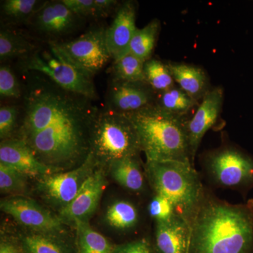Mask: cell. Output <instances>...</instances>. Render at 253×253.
<instances>
[{
    "mask_svg": "<svg viewBox=\"0 0 253 253\" xmlns=\"http://www.w3.org/2000/svg\"><path fill=\"white\" fill-rule=\"evenodd\" d=\"M21 137L40 161L59 164L89 151L91 126L99 109L93 100L60 87L45 76L24 72Z\"/></svg>",
    "mask_w": 253,
    "mask_h": 253,
    "instance_id": "cell-1",
    "label": "cell"
},
{
    "mask_svg": "<svg viewBox=\"0 0 253 253\" xmlns=\"http://www.w3.org/2000/svg\"><path fill=\"white\" fill-rule=\"evenodd\" d=\"M190 227L189 253H253V199L229 204L206 189Z\"/></svg>",
    "mask_w": 253,
    "mask_h": 253,
    "instance_id": "cell-2",
    "label": "cell"
},
{
    "mask_svg": "<svg viewBox=\"0 0 253 253\" xmlns=\"http://www.w3.org/2000/svg\"><path fill=\"white\" fill-rule=\"evenodd\" d=\"M129 117L135 126L146 161H179L194 166L186 127L189 118L168 114L155 105Z\"/></svg>",
    "mask_w": 253,
    "mask_h": 253,
    "instance_id": "cell-3",
    "label": "cell"
},
{
    "mask_svg": "<svg viewBox=\"0 0 253 253\" xmlns=\"http://www.w3.org/2000/svg\"><path fill=\"white\" fill-rule=\"evenodd\" d=\"M150 187L172 203L176 214L191 225L206 189L194 165L179 161H146Z\"/></svg>",
    "mask_w": 253,
    "mask_h": 253,
    "instance_id": "cell-4",
    "label": "cell"
},
{
    "mask_svg": "<svg viewBox=\"0 0 253 253\" xmlns=\"http://www.w3.org/2000/svg\"><path fill=\"white\" fill-rule=\"evenodd\" d=\"M137 132L130 118L108 109L98 111L91 126L89 154L96 163L139 156Z\"/></svg>",
    "mask_w": 253,
    "mask_h": 253,
    "instance_id": "cell-5",
    "label": "cell"
},
{
    "mask_svg": "<svg viewBox=\"0 0 253 253\" xmlns=\"http://www.w3.org/2000/svg\"><path fill=\"white\" fill-rule=\"evenodd\" d=\"M203 168L213 186L235 190L243 194L253 189V156L232 144L208 151Z\"/></svg>",
    "mask_w": 253,
    "mask_h": 253,
    "instance_id": "cell-6",
    "label": "cell"
},
{
    "mask_svg": "<svg viewBox=\"0 0 253 253\" xmlns=\"http://www.w3.org/2000/svg\"><path fill=\"white\" fill-rule=\"evenodd\" d=\"M23 72H34L45 76L60 87L85 96L91 100L97 98L92 78L81 72L49 42L48 49L38 50L20 62Z\"/></svg>",
    "mask_w": 253,
    "mask_h": 253,
    "instance_id": "cell-7",
    "label": "cell"
},
{
    "mask_svg": "<svg viewBox=\"0 0 253 253\" xmlns=\"http://www.w3.org/2000/svg\"><path fill=\"white\" fill-rule=\"evenodd\" d=\"M54 42L73 66L91 78L112 59L104 28H93L73 41Z\"/></svg>",
    "mask_w": 253,
    "mask_h": 253,
    "instance_id": "cell-8",
    "label": "cell"
},
{
    "mask_svg": "<svg viewBox=\"0 0 253 253\" xmlns=\"http://www.w3.org/2000/svg\"><path fill=\"white\" fill-rule=\"evenodd\" d=\"M96 163L94 158L89 154L77 169L41 177L38 182V189L44 199L59 207L60 211L77 196L86 179L93 172V166Z\"/></svg>",
    "mask_w": 253,
    "mask_h": 253,
    "instance_id": "cell-9",
    "label": "cell"
},
{
    "mask_svg": "<svg viewBox=\"0 0 253 253\" xmlns=\"http://www.w3.org/2000/svg\"><path fill=\"white\" fill-rule=\"evenodd\" d=\"M156 95L146 82L112 79L106 95V109L129 116L154 106Z\"/></svg>",
    "mask_w": 253,
    "mask_h": 253,
    "instance_id": "cell-10",
    "label": "cell"
},
{
    "mask_svg": "<svg viewBox=\"0 0 253 253\" xmlns=\"http://www.w3.org/2000/svg\"><path fill=\"white\" fill-rule=\"evenodd\" d=\"M0 208L34 232L56 235L62 231L63 222L59 216L51 214L33 200L20 196L8 198L1 201Z\"/></svg>",
    "mask_w": 253,
    "mask_h": 253,
    "instance_id": "cell-11",
    "label": "cell"
},
{
    "mask_svg": "<svg viewBox=\"0 0 253 253\" xmlns=\"http://www.w3.org/2000/svg\"><path fill=\"white\" fill-rule=\"evenodd\" d=\"M224 102V89L221 86L212 88L203 99L194 116L188 120L187 134L190 153L194 164L200 144L205 134L217 123Z\"/></svg>",
    "mask_w": 253,
    "mask_h": 253,
    "instance_id": "cell-12",
    "label": "cell"
},
{
    "mask_svg": "<svg viewBox=\"0 0 253 253\" xmlns=\"http://www.w3.org/2000/svg\"><path fill=\"white\" fill-rule=\"evenodd\" d=\"M106 184L102 170L97 169L91 173L75 199L60 210L59 217L61 221L75 224L78 221H87L96 211Z\"/></svg>",
    "mask_w": 253,
    "mask_h": 253,
    "instance_id": "cell-13",
    "label": "cell"
},
{
    "mask_svg": "<svg viewBox=\"0 0 253 253\" xmlns=\"http://www.w3.org/2000/svg\"><path fill=\"white\" fill-rule=\"evenodd\" d=\"M137 6L133 1L119 5L111 26L106 29V42L113 61L127 54L136 26Z\"/></svg>",
    "mask_w": 253,
    "mask_h": 253,
    "instance_id": "cell-14",
    "label": "cell"
},
{
    "mask_svg": "<svg viewBox=\"0 0 253 253\" xmlns=\"http://www.w3.org/2000/svg\"><path fill=\"white\" fill-rule=\"evenodd\" d=\"M78 17L62 1H46L33 15L32 24L42 34L65 36L77 26Z\"/></svg>",
    "mask_w": 253,
    "mask_h": 253,
    "instance_id": "cell-15",
    "label": "cell"
},
{
    "mask_svg": "<svg viewBox=\"0 0 253 253\" xmlns=\"http://www.w3.org/2000/svg\"><path fill=\"white\" fill-rule=\"evenodd\" d=\"M0 163L14 168L27 176L49 174V168L38 159L33 151L21 139H9L0 145Z\"/></svg>",
    "mask_w": 253,
    "mask_h": 253,
    "instance_id": "cell-16",
    "label": "cell"
},
{
    "mask_svg": "<svg viewBox=\"0 0 253 253\" xmlns=\"http://www.w3.org/2000/svg\"><path fill=\"white\" fill-rule=\"evenodd\" d=\"M155 224L156 253H189L191 227L187 221L176 217L168 222Z\"/></svg>",
    "mask_w": 253,
    "mask_h": 253,
    "instance_id": "cell-17",
    "label": "cell"
},
{
    "mask_svg": "<svg viewBox=\"0 0 253 253\" xmlns=\"http://www.w3.org/2000/svg\"><path fill=\"white\" fill-rule=\"evenodd\" d=\"M167 64L176 85L197 102L212 89L207 73L199 66L172 61Z\"/></svg>",
    "mask_w": 253,
    "mask_h": 253,
    "instance_id": "cell-18",
    "label": "cell"
},
{
    "mask_svg": "<svg viewBox=\"0 0 253 253\" xmlns=\"http://www.w3.org/2000/svg\"><path fill=\"white\" fill-rule=\"evenodd\" d=\"M109 166L111 176L123 188L136 194L146 191L149 181L146 172L141 168L139 156L118 160Z\"/></svg>",
    "mask_w": 253,
    "mask_h": 253,
    "instance_id": "cell-19",
    "label": "cell"
},
{
    "mask_svg": "<svg viewBox=\"0 0 253 253\" xmlns=\"http://www.w3.org/2000/svg\"><path fill=\"white\" fill-rule=\"evenodd\" d=\"M199 104L175 84L168 90L157 93L155 106L168 114L187 118L191 110Z\"/></svg>",
    "mask_w": 253,
    "mask_h": 253,
    "instance_id": "cell-20",
    "label": "cell"
},
{
    "mask_svg": "<svg viewBox=\"0 0 253 253\" xmlns=\"http://www.w3.org/2000/svg\"><path fill=\"white\" fill-rule=\"evenodd\" d=\"M76 229V253H113L116 246L102 234L95 231L88 221L75 223Z\"/></svg>",
    "mask_w": 253,
    "mask_h": 253,
    "instance_id": "cell-21",
    "label": "cell"
},
{
    "mask_svg": "<svg viewBox=\"0 0 253 253\" xmlns=\"http://www.w3.org/2000/svg\"><path fill=\"white\" fill-rule=\"evenodd\" d=\"M105 218L111 227L119 231H127L139 225L140 213L133 203L126 200H118L108 208Z\"/></svg>",
    "mask_w": 253,
    "mask_h": 253,
    "instance_id": "cell-22",
    "label": "cell"
},
{
    "mask_svg": "<svg viewBox=\"0 0 253 253\" xmlns=\"http://www.w3.org/2000/svg\"><path fill=\"white\" fill-rule=\"evenodd\" d=\"M161 30V23L154 19L143 28H137L134 33L128 53L134 55L143 62L152 58Z\"/></svg>",
    "mask_w": 253,
    "mask_h": 253,
    "instance_id": "cell-23",
    "label": "cell"
},
{
    "mask_svg": "<svg viewBox=\"0 0 253 253\" xmlns=\"http://www.w3.org/2000/svg\"><path fill=\"white\" fill-rule=\"evenodd\" d=\"M37 50L26 37L9 29L0 32V59L1 61L18 58L27 57Z\"/></svg>",
    "mask_w": 253,
    "mask_h": 253,
    "instance_id": "cell-24",
    "label": "cell"
},
{
    "mask_svg": "<svg viewBox=\"0 0 253 253\" xmlns=\"http://www.w3.org/2000/svg\"><path fill=\"white\" fill-rule=\"evenodd\" d=\"M24 253H73L72 250L54 234L33 233L21 238Z\"/></svg>",
    "mask_w": 253,
    "mask_h": 253,
    "instance_id": "cell-25",
    "label": "cell"
},
{
    "mask_svg": "<svg viewBox=\"0 0 253 253\" xmlns=\"http://www.w3.org/2000/svg\"><path fill=\"white\" fill-rule=\"evenodd\" d=\"M144 71L146 83L156 93L168 90L176 84L167 63L163 62L161 60L151 58L146 61Z\"/></svg>",
    "mask_w": 253,
    "mask_h": 253,
    "instance_id": "cell-26",
    "label": "cell"
},
{
    "mask_svg": "<svg viewBox=\"0 0 253 253\" xmlns=\"http://www.w3.org/2000/svg\"><path fill=\"white\" fill-rule=\"evenodd\" d=\"M144 62L135 56L127 54L113 61L111 68L112 79L127 82H146Z\"/></svg>",
    "mask_w": 253,
    "mask_h": 253,
    "instance_id": "cell-27",
    "label": "cell"
},
{
    "mask_svg": "<svg viewBox=\"0 0 253 253\" xmlns=\"http://www.w3.org/2000/svg\"><path fill=\"white\" fill-rule=\"evenodd\" d=\"M41 5L36 0H6L1 1V14L8 23H21L31 19Z\"/></svg>",
    "mask_w": 253,
    "mask_h": 253,
    "instance_id": "cell-28",
    "label": "cell"
},
{
    "mask_svg": "<svg viewBox=\"0 0 253 253\" xmlns=\"http://www.w3.org/2000/svg\"><path fill=\"white\" fill-rule=\"evenodd\" d=\"M27 176L14 168L0 163V191L1 194L21 196L27 191Z\"/></svg>",
    "mask_w": 253,
    "mask_h": 253,
    "instance_id": "cell-29",
    "label": "cell"
},
{
    "mask_svg": "<svg viewBox=\"0 0 253 253\" xmlns=\"http://www.w3.org/2000/svg\"><path fill=\"white\" fill-rule=\"evenodd\" d=\"M148 212L155 223L168 222L179 217L170 201L159 195L154 194L148 205Z\"/></svg>",
    "mask_w": 253,
    "mask_h": 253,
    "instance_id": "cell-30",
    "label": "cell"
},
{
    "mask_svg": "<svg viewBox=\"0 0 253 253\" xmlns=\"http://www.w3.org/2000/svg\"><path fill=\"white\" fill-rule=\"evenodd\" d=\"M22 91L12 70L8 66L0 67V95L1 98L18 99Z\"/></svg>",
    "mask_w": 253,
    "mask_h": 253,
    "instance_id": "cell-31",
    "label": "cell"
},
{
    "mask_svg": "<svg viewBox=\"0 0 253 253\" xmlns=\"http://www.w3.org/2000/svg\"><path fill=\"white\" fill-rule=\"evenodd\" d=\"M19 109L15 105H6L0 109V138L1 140L11 139L17 125Z\"/></svg>",
    "mask_w": 253,
    "mask_h": 253,
    "instance_id": "cell-32",
    "label": "cell"
},
{
    "mask_svg": "<svg viewBox=\"0 0 253 253\" xmlns=\"http://www.w3.org/2000/svg\"><path fill=\"white\" fill-rule=\"evenodd\" d=\"M62 1L78 17H95L94 0H62Z\"/></svg>",
    "mask_w": 253,
    "mask_h": 253,
    "instance_id": "cell-33",
    "label": "cell"
},
{
    "mask_svg": "<svg viewBox=\"0 0 253 253\" xmlns=\"http://www.w3.org/2000/svg\"><path fill=\"white\" fill-rule=\"evenodd\" d=\"M113 253H156L154 246L146 239H140L116 246Z\"/></svg>",
    "mask_w": 253,
    "mask_h": 253,
    "instance_id": "cell-34",
    "label": "cell"
},
{
    "mask_svg": "<svg viewBox=\"0 0 253 253\" xmlns=\"http://www.w3.org/2000/svg\"><path fill=\"white\" fill-rule=\"evenodd\" d=\"M95 18L104 17L113 9L118 8V1L115 0H94Z\"/></svg>",
    "mask_w": 253,
    "mask_h": 253,
    "instance_id": "cell-35",
    "label": "cell"
},
{
    "mask_svg": "<svg viewBox=\"0 0 253 253\" xmlns=\"http://www.w3.org/2000/svg\"><path fill=\"white\" fill-rule=\"evenodd\" d=\"M0 253H24L11 243L1 241L0 244Z\"/></svg>",
    "mask_w": 253,
    "mask_h": 253,
    "instance_id": "cell-36",
    "label": "cell"
}]
</instances>
